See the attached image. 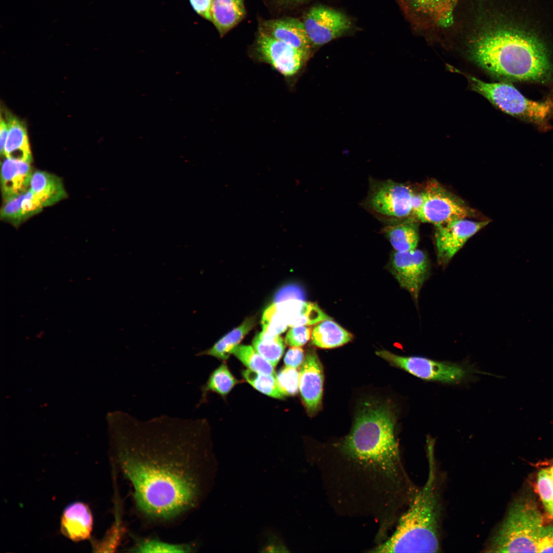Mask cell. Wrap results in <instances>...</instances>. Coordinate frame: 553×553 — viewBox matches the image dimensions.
<instances>
[{"label":"cell","instance_id":"obj_1","mask_svg":"<svg viewBox=\"0 0 553 553\" xmlns=\"http://www.w3.org/2000/svg\"><path fill=\"white\" fill-rule=\"evenodd\" d=\"M113 418L114 456L140 512L165 522L196 507L210 474L207 422L167 415L141 420L121 412Z\"/></svg>","mask_w":553,"mask_h":553},{"label":"cell","instance_id":"obj_2","mask_svg":"<svg viewBox=\"0 0 553 553\" xmlns=\"http://www.w3.org/2000/svg\"><path fill=\"white\" fill-rule=\"evenodd\" d=\"M499 19L470 40L469 55L493 75L520 81H543L553 68L542 27L523 13Z\"/></svg>","mask_w":553,"mask_h":553},{"label":"cell","instance_id":"obj_3","mask_svg":"<svg viewBox=\"0 0 553 553\" xmlns=\"http://www.w3.org/2000/svg\"><path fill=\"white\" fill-rule=\"evenodd\" d=\"M429 473L408 511L389 539L377 552H437L440 548V507L437 487L434 440L427 439Z\"/></svg>","mask_w":553,"mask_h":553},{"label":"cell","instance_id":"obj_4","mask_svg":"<svg viewBox=\"0 0 553 553\" xmlns=\"http://www.w3.org/2000/svg\"><path fill=\"white\" fill-rule=\"evenodd\" d=\"M395 424V415L389 405L366 401L358 410L352 429L341 448L360 463L393 474L399 460Z\"/></svg>","mask_w":553,"mask_h":553},{"label":"cell","instance_id":"obj_5","mask_svg":"<svg viewBox=\"0 0 553 553\" xmlns=\"http://www.w3.org/2000/svg\"><path fill=\"white\" fill-rule=\"evenodd\" d=\"M544 526L543 517L536 502L528 497L519 498L511 505L485 551L538 552Z\"/></svg>","mask_w":553,"mask_h":553},{"label":"cell","instance_id":"obj_6","mask_svg":"<svg viewBox=\"0 0 553 553\" xmlns=\"http://www.w3.org/2000/svg\"><path fill=\"white\" fill-rule=\"evenodd\" d=\"M473 90L488 100L503 112L528 121L540 123L553 111V101H535L525 97L513 86L504 82L490 83L465 75Z\"/></svg>","mask_w":553,"mask_h":553},{"label":"cell","instance_id":"obj_7","mask_svg":"<svg viewBox=\"0 0 553 553\" xmlns=\"http://www.w3.org/2000/svg\"><path fill=\"white\" fill-rule=\"evenodd\" d=\"M376 353L391 364L423 380L456 383L468 375L467 370L457 364L417 356H400L385 350L377 351Z\"/></svg>","mask_w":553,"mask_h":553},{"label":"cell","instance_id":"obj_8","mask_svg":"<svg viewBox=\"0 0 553 553\" xmlns=\"http://www.w3.org/2000/svg\"><path fill=\"white\" fill-rule=\"evenodd\" d=\"M422 193L423 202L415 217L422 222L438 226L464 219L471 213L462 201L435 181L428 184Z\"/></svg>","mask_w":553,"mask_h":553},{"label":"cell","instance_id":"obj_9","mask_svg":"<svg viewBox=\"0 0 553 553\" xmlns=\"http://www.w3.org/2000/svg\"><path fill=\"white\" fill-rule=\"evenodd\" d=\"M390 271L401 287L417 304L420 290L430 273V262L425 251L417 249L395 251L391 254Z\"/></svg>","mask_w":553,"mask_h":553},{"label":"cell","instance_id":"obj_10","mask_svg":"<svg viewBox=\"0 0 553 553\" xmlns=\"http://www.w3.org/2000/svg\"><path fill=\"white\" fill-rule=\"evenodd\" d=\"M413 194L409 186L387 180L371 184L367 201L370 208L377 214L402 219L412 214Z\"/></svg>","mask_w":553,"mask_h":553},{"label":"cell","instance_id":"obj_11","mask_svg":"<svg viewBox=\"0 0 553 553\" xmlns=\"http://www.w3.org/2000/svg\"><path fill=\"white\" fill-rule=\"evenodd\" d=\"M303 23L313 47H320L342 36L351 26L350 20L345 14L322 5L311 8Z\"/></svg>","mask_w":553,"mask_h":553},{"label":"cell","instance_id":"obj_12","mask_svg":"<svg viewBox=\"0 0 553 553\" xmlns=\"http://www.w3.org/2000/svg\"><path fill=\"white\" fill-rule=\"evenodd\" d=\"M255 50L261 61L270 65L287 78L297 74L309 57V55L261 30L258 33Z\"/></svg>","mask_w":553,"mask_h":553},{"label":"cell","instance_id":"obj_13","mask_svg":"<svg viewBox=\"0 0 553 553\" xmlns=\"http://www.w3.org/2000/svg\"><path fill=\"white\" fill-rule=\"evenodd\" d=\"M490 221H474L465 218L436 226L435 244L438 263L447 265L467 241L486 226Z\"/></svg>","mask_w":553,"mask_h":553},{"label":"cell","instance_id":"obj_14","mask_svg":"<svg viewBox=\"0 0 553 553\" xmlns=\"http://www.w3.org/2000/svg\"><path fill=\"white\" fill-rule=\"evenodd\" d=\"M299 373L301 395L308 413L312 415L320 409L323 389V368L314 350L307 351Z\"/></svg>","mask_w":553,"mask_h":553},{"label":"cell","instance_id":"obj_15","mask_svg":"<svg viewBox=\"0 0 553 553\" xmlns=\"http://www.w3.org/2000/svg\"><path fill=\"white\" fill-rule=\"evenodd\" d=\"M458 0H403L414 20L423 27H445L452 22Z\"/></svg>","mask_w":553,"mask_h":553},{"label":"cell","instance_id":"obj_16","mask_svg":"<svg viewBox=\"0 0 553 553\" xmlns=\"http://www.w3.org/2000/svg\"><path fill=\"white\" fill-rule=\"evenodd\" d=\"M260 30L310 56L311 47L303 22L293 18L268 20Z\"/></svg>","mask_w":553,"mask_h":553},{"label":"cell","instance_id":"obj_17","mask_svg":"<svg viewBox=\"0 0 553 553\" xmlns=\"http://www.w3.org/2000/svg\"><path fill=\"white\" fill-rule=\"evenodd\" d=\"M93 526V518L89 506L77 501L69 504L63 510L60 520V530L74 542L89 539Z\"/></svg>","mask_w":553,"mask_h":553},{"label":"cell","instance_id":"obj_18","mask_svg":"<svg viewBox=\"0 0 553 553\" xmlns=\"http://www.w3.org/2000/svg\"><path fill=\"white\" fill-rule=\"evenodd\" d=\"M29 163L6 158L2 164L1 183L5 200L26 193L32 175Z\"/></svg>","mask_w":553,"mask_h":553},{"label":"cell","instance_id":"obj_19","mask_svg":"<svg viewBox=\"0 0 553 553\" xmlns=\"http://www.w3.org/2000/svg\"><path fill=\"white\" fill-rule=\"evenodd\" d=\"M5 115L9 133L3 155L6 158L30 163L32 156L25 123L8 112Z\"/></svg>","mask_w":553,"mask_h":553},{"label":"cell","instance_id":"obj_20","mask_svg":"<svg viewBox=\"0 0 553 553\" xmlns=\"http://www.w3.org/2000/svg\"><path fill=\"white\" fill-rule=\"evenodd\" d=\"M278 303L289 327L309 326L331 318L315 303L299 300Z\"/></svg>","mask_w":553,"mask_h":553},{"label":"cell","instance_id":"obj_21","mask_svg":"<svg viewBox=\"0 0 553 553\" xmlns=\"http://www.w3.org/2000/svg\"><path fill=\"white\" fill-rule=\"evenodd\" d=\"M30 189L44 207L53 205L67 196L61 179L43 171L32 174Z\"/></svg>","mask_w":553,"mask_h":553},{"label":"cell","instance_id":"obj_22","mask_svg":"<svg viewBox=\"0 0 553 553\" xmlns=\"http://www.w3.org/2000/svg\"><path fill=\"white\" fill-rule=\"evenodd\" d=\"M383 230L395 251L403 252L417 248L419 235L417 223L414 219H408L387 226Z\"/></svg>","mask_w":553,"mask_h":553},{"label":"cell","instance_id":"obj_23","mask_svg":"<svg viewBox=\"0 0 553 553\" xmlns=\"http://www.w3.org/2000/svg\"><path fill=\"white\" fill-rule=\"evenodd\" d=\"M245 13L242 0H213L211 20L221 34H223L242 18Z\"/></svg>","mask_w":553,"mask_h":553},{"label":"cell","instance_id":"obj_24","mask_svg":"<svg viewBox=\"0 0 553 553\" xmlns=\"http://www.w3.org/2000/svg\"><path fill=\"white\" fill-rule=\"evenodd\" d=\"M311 343L321 348H333L350 342L353 335L337 323L331 320L318 323L312 330Z\"/></svg>","mask_w":553,"mask_h":553},{"label":"cell","instance_id":"obj_25","mask_svg":"<svg viewBox=\"0 0 553 553\" xmlns=\"http://www.w3.org/2000/svg\"><path fill=\"white\" fill-rule=\"evenodd\" d=\"M256 323L253 316L247 318L238 327L218 341L211 347L201 351L197 356L209 355L225 360L231 354V351L252 329Z\"/></svg>","mask_w":553,"mask_h":553},{"label":"cell","instance_id":"obj_26","mask_svg":"<svg viewBox=\"0 0 553 553\" xmlns=\"http://www.w3.org/2000/svg\"><path fill=\"white\" fill-rule=\"evenodd\" d=\"M285 342L283 338L278 335H272L262 331L254 337L252 347L261 355L275 367L284 352Z\"/></svg>","mask_w":553,"mask_h":553},{"label":"cell","instance_id":"obj_27","mask_svg":"<svg viewBox=\"0 0 553 553\" xmlns=\"http://www.w3.org/2000/svg\"><path fill=\"white\" fill-rule=\"evenodd\" d=\"M225 364H221L210 374L206 384L201 388L202 398L204 399L208 392L216 393L222 396L227 395L238 383Z\"/></svg>","mask_w":553,"mask_h":553},{"label":"cell","instance_id":"obj_28","mask_svg":"<svg viewBox=\"0 0 553 553\" xmlns=\"http://www.w3.org/2000/svg\"><path fill=\"white\" fill-rule=\"evenodd\" d=\"M233 354L248 369L276 377L274 367L261 355L253 347L249 345H239L232 351Z\"/></svg>","mask_w":553,"mask_h":553},{"label":"cell","instance_id":"obj_29","mask_svg":"<svg viewBox=\"0 0 553 553\" xmlns=\"http://www.w3.org/2000/svg\"><path fill=\"white\" fill-rule=\"evenodd\" d=\"M242 375L247 382L260 392L277 399L285 397L279 388L275 376L250 369L244 370Z\"/></svg>","mask_w":553,"mask_h":553},{"label":"cell","instance_id":"obj_30","mask_svg":"<svg viewBox=\"0 0 553 553\" xmlns=\"http://www.w3.org/2000/svg\"><path fill=\"white\" fill-rule=\"evenodd\" d=\"M536 488L548 515L553 519V466L541 468L536 478Z\"/></svg>","mask_w":553,"mask_h":553},{"label":"cell","instance_id":"obj_31","mask_svg":"<svg viewBox=\"0 0 553 553\" xmlns=\"http://www.w3.org/2000/svg\"><path fill=\"white\" fill-rule=\"evenodd\" d=\"M261 324L263 331L272 335L284 332L288 326L287 320L278 303L274 302L264 311Z\"/></svg>","mask_w":553,"mask_h":553},{"label":"cell","instance_id":"obj_32","mask_svg":"<svg viewBox=\"0 0 553 553\" xmlns=\"http://www.w3.org/2000/svg\"><path fill=\"white\" fill-rule=\"evenodd\" d=\"M139 552H187L192 548L188 545L173 544L156 539L140 542L135 547Z\"/></svg>","mask_w":553,"mask_h":553},{"label":"cell","instance_id":"obj_33","mask_svg":"<svg viewBox=\"0 0 553 553\" xmlns=\"http://www.w3.org/2000/svg\"><path fill=\"white\" fill-rule=\"evenodd\" d=\"M276 379L281 391L285 396L294 395L297 393L300 373L296 369L285 366L276 374Z\"/></svg>","mask_w":553,"mask_h":553},{"label":"cell","instance_id":"obj_34","mask_svg":"<svg viewBox=\"0 0 553 553\" xmlns=\"http://www.w3.org/2000/svg\"><path fill=\"white\" fill-rule=\"evenodd\" d=\"M23 194L6 200L1 210V218L16 226L25 221L22 207Z\"/></svg>","mask_w":553,"mask_h":553},{"label":"cell","instance_id":"obj_35","mask_svg":"<svg viewBox=\"0 0 553 553\" xmlns=\"http://www.w3.org/2000/svg\"><path fill=\"white\" fill-rule=\"evenodd\" d=\"M311 332L308 326L291 327L286 335L285 343L291 347H302L310 339Z\"/></svg>","mask_w":553,"mask_h":553},{"label":"cell","instance_id":"obj_36","mask_svg":"<svg viewBox=\"0 0 553 553\" xmlns=\"http://www.w3.org/2000/svg\"><path fill=\"white\" fill-rule=\"evenodd\" d=\"M304 290L298 285L291 284L281 288L275 294L274 302L278 303L290 300L305 301Z\"/></svg>","mask_w":553,"mask_h":553},{"label":"cell","instance_id":"obj_37","mask_svg":"<svg viewBox=\"0 0 553 553\" xmlns=\"http://www.w3.org/2000/svg\"><path fill=\"white\" fill-rule=\"evenodd\" d=\"M304 350L300 347H292L285 354L284 361L286 367L297 369L304 360Z\"/></svg>","mask_w":553,"mask_h":553},{"label":"cell","instance_id":"obj_38","mask_svg":"<svg viewBox=\"0 0 553 553\" xmlns=\"http://www.w3.org/2000/svg\"><path fill=\"white\" fill-rule=\"evenodd\" d=\"M553 552V526L545 525L541 534L538 552Z\"/></svg>","mask_w":553,"mask_h":553},{"label":"cell","instance_id":"obj_39","mask_svg":"<svg viewBox=\"0 0 553 553\" xmlns=\"http://www.w3.org/2000/svg\"><path fill=\"white\" fill-rule=\"evenodd\" d=\"M213 0H190L194 10L201 16L211 20V8Z\"/></svg>","mask_w":553,"mask_h":553},{"label":"cell","instance_id":"obj_40","mask_svg":"<svg viewBox=\"0 0 553 553\" xmlns=\"http://www.w3.org/2000/svg\"><path fill=\"white\" fill-rule=\"evenodd\" d=\"M0 129V149L1 155H3L9 133V127L6 119L2 117L1 119Z\"/></svg>","mask_w":553,"mask_h":553},{"label":"cell","instance_id":"obj_41","mask_svg":"<svg viewBox=\"0 0 553 553\" xmlns=\"http://www.w3.org/2000/svg\"><path fill=\"white\" fill-rule=\"evenodd\" d=\"M291 1H302V0H291Z\"/></svg>","mask_w":553,"mask_h":553},{"label":"cell","instance_id":"obj_42","mask_svg":"<svg viewBox=\"0 0 553 553\" xmlns=\"http://www.w3.org/2000/svg\"><path fill=\"white\" fill-rule=\"evenodd\" d=\"M552 466H553V462L552 463Z\"/></svg>","mask_w":553,"mask_h":553}]
</instances>
